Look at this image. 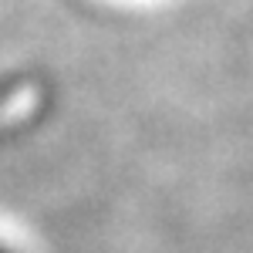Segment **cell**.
Listing matches in <instances>:
<instances>
[{
  "label": "cell",
  "mask_w": 253,
  "mask_h": 253,
  "mask_svg": "<svg viewBox=\"0 0 253 253\" xmlns=\"http://www.w3.org/2000/svg\"><path fill=\"white\" fill-rule=\"evenodd\" d=\"M7 95H10V84H0V101H3Z\"/></svg>",
  "instance_id": "1"
},
{
  "label": "cell",
  "mask_w": 253,
  "mask_h": 253,
  "mask_svg": "<svg viewBox=\"0 0 253 253\" xmlns=\"http://www.w3.org/2000/svg\"><path fill=\"white\" fill-rule=\"evenodd\" d=\"M0 253H17L14 247H7V243H0Z\"/></svg>",
  "instance_id": "2"
}]
</instances>
